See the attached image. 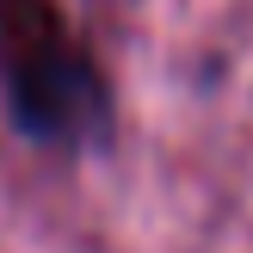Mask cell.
Masks as SVG:
<instances>
[{
    "label": "cell",
    "instance_id": "1",
    "mask_svg": "<svg viewBox=\"0 0 253 253\" xmlns=\"http://www.w3.org/2000/svg\"><path fill=\"white\" fill-rule=\"evenodd\" d=\"M0 105L37 148H99L118 99L62 0H0Z\"/></svg>",
    "mask_w": 253,
    "mask_h": 253
}]
</instances>
